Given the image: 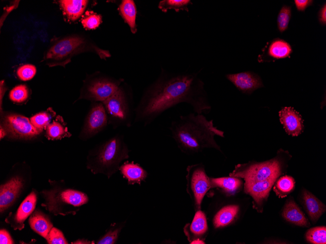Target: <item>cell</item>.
<instances>
[{
    "instance_id": "4",
    "label": "cell",
    "mask_w": 326,
    "mask_h": 244,
    "mask_svg": "<svg viewBox=\"0 0 326 244\" xmlns=\"http://www.w3.org/2000/svg\"><path fill=\"white\" fill-rule=\"evenodd\" d=\"M87 51L94 52L101 58L110 56L109 52L90 43L85 38L71 35L53 41L45 53L43 61L49 67H65L73 56Z\"/></svg>"
},
{
    "instance_id": "20",
    "label": "cell",
    "mask_w": 326,
    "mask_h": 244,
    "mask_svg": "<svg viewBox=\"0 0 326 244\" xmlns=\"http://www.w3.org/2000/svg\"><path fill=\"white\" fill-rule=\"evenodd\" d=\"M282 216L286 221L295 225L306 227L310 225L304 213L293 200H290L285 204Z\"/></svg>"
},
{
    "instance_id": "14",
    "label": "cell",
    "mask_w": 326,
    "mask_h": 244,
    "mask_svg": "<svg viewBox=\"0 0 326 244\" xmlns=\"http://www.w3.org/2000/svg\"><path fill=\"white\" fill-rule=\"evenodd\" d=\"M225 77L237 89L244 94H250L263 86L260 77L251 72L227 74Z\"/></svg>"
},
{
    "instance_id": "22",
    "label": "cell",
    "mask_w": 326,
    "mask_h": 244,
    "mask_svg": "<svg viewBox=\"0 0 326 244\" xmlns=\"http://www.w3.org/2000/svg\"><path fill=\"white\" fill-rule=\"evenodd\" d=\"M60 3L64 15L68 20L74 21L82 16L88 0H62L60 1Z\"/></svg>"
},
{
    "instance_id": "16",
    "label": "cell",
    "mask_w": 326,
    "mask_h": 244,
    "mask_svg": "<svg viewBox=\"0 0 326 244\" xmlns=\"http://www.w3.org/2000/svg\"><path fill=\"white\" fill-rule=\"evenodd\" d=\"M278 177H273L267 180L245 182L244 191L250 195L254 200L256 207L260 206L266 200L270 190Z\"/></svg>"
},
{
    "instance_id": "41",
    "label": "cell",
    "mask_w": 326,
    "mask_h": 244,
    "mask_svg": "<svg viewBox=\"0 0 326 244\" xmlns=\"http://www.w3.org/2000/svg\"><path fill=\"white\" fill-rule=\"evenodd\" d=\"M73 244H91V242L87 240L79 239L73 242Z\"/></svg>"
},
{
    "instance_id": "6",
    "label": "cell",
    "mask_w": 326,
    "mask_h": 244,
    "mask_svg": "<svg viewBox=\"0 0 326 244\" xmlns=\"http://www.w3.org/2000/svg\"><path fill=\"white\" fill-rule=\"evenodd\" d=\"M102 103L107 114L108 124L114 129L129 128L133 125L135 110L130 106L129 95L123 86L121 85L112 95Z\"/></svg>"
},
{
    "instance_id": "11",
    "label": "cell",
    "mask_w": 326,
    "mask_h": 244,
    "mask_svg": "<svg viewBox=\"0 0 326 244\" xmlns=\"http://www.w3.org/2000/svg\"><path fill=\"white\" fill-rule=\"evenodd\" d=\"M108 124L107 114L102 102H94L88 112L79 137L86 141L103 130Z\"/></svg>"
},
{
    "instance_id": "2",
    "label": "cell",
    "mask_w": 326,
    "mask_h": 244,
    "mask_svg": "<svg viewBox=\"0 0 326 244\" xmlns=\"http://www.w3.org/2000/svg\"><path fill=\"white\" fill-rule=\"evenodd\" d=\"M172 136L183 153L192 154L206 148L220 150L214 137H224V132L214 126L213 120H208L203 114L191 113L181 115L171 122L169 127Z\"/></svg>"
},
{
    "instance_id": "12",
    "label": "cell",
    "mask_w": 326,
    "mask_h": 244,
    "mask_svg": "<svg viewBox=\"0 0 326 244\" xmlns=\"http://www.w3.org/2000/svg\"><path fill=\"white\" fill-rule=\"evenodd\" d=\"M24 181L19 176L10 178L0 186V212L4 213L15 202L21 192Z\"/></svg>"
},
{
    "instance_id": "38",
    "label": "cell",
    "mask_w": 326,
    "mask_h": 244,
    "mask_svg": "<svg viewBox=\"0 0 326 244\" xmlns=\"http://www.w3.org/2000/svg\"><path fill=\"white\" fill-rule=\"evenodd\" d=\"M0 244H12L14 242L11 238L10 234L6 230L1 229L0 231Z\"/></svg>"
},
{
    "instance_id": "31",
    "label": "cell",
    "mask_w": 326,
    "mask_h": 244,
    "mask_svg": "<svg viewBox=\"0 0 326 244\" xmlns=\"http://www.w3.org/2000/svg\"><path fill=\"white\" fill-rule=\"evenodd\" d=\"M192 4L190 0H163L158 4V8L163 12L173 9L177 12L182 10L188 12V5Z\"/></svg>"
},
{
    "instance_id": "37",
    "label": "cell",
    "mask_w": 326,
    "mask_h": 244,
    "mask_svg": "<svg viewBox=\"0 0 326 244\" xmlns=\"http://www.w3.org/2000/svg\"><path fill=\"white\" fill-rule=\"evenodd\" d=\"M46 240L50 244H67L68 242L62 232L56 227H53L48 234Z\"/></svg>"
},
{
    "instance_id": "7",
    "label": "cell",
    "mask_w": 326,
    "mask_h": 244,
    "mask_svg": "<svg viewBox=\"0 0 326 244\" xmlns=\"http://www.w3.org/2000/svg\"><path fill=\"white\" fill-rule=\"evenodd\" d=\"M41 132L37 130L28 118L16 113L1 114L0 138L29 140L37 137Z\"/></svg>"
},
{
    "instance_id": "3",
    "label": "cell",
    "mask_w": 326,
    "mask_h": 244,
    "mask_svg": "<svg viewBox=\"0 0 326 244\" xmlns=\"http://www.w3.org/2000/svg\"><path fill=\"white\" fill-rule=\"evenodd\" d=\"M129 152L123 135L118 133L89 151L86 168L94 174H103L110 178L122 162L129 158Z\"/></svg>"
},
{
    "instance_id": "36",
    "label": "cell",
    "mask_w": 326,
    "mask_h": 244,
    "mask_svg": "<svg viewBox=\"0 0 326 244\" xmlns=\"http://www.w3.org/2000/svg\"><path fill=\"white\" fill-rule=\"evenodd\" d=\"M36 72L37 69L34 65L26 64L19 67L17 71V75L21 80L27 81L34 77Z\"/></svg>"
},
{
    "instance_id": "23",
    "label": "cell",
    "mask_w": 326,
    "mask_h": 244,
    "mask_svg": "<svg viewBox=\"0 0 326 244\" xmlns=\"http://www.w3.org/2000/svg\"><path fill=\"white\" fill-rule=\"evenodd\" d=\"M45 136L49 140H59L69 137L71 133L68 131L66 123L61 116L58 115L45 129Z\"/></svg>"
},
{
    "instance_id": "27",
    "label": "cell",
    "mask_w": 326,
    "mask_h": 244,
    "mask_svg": "<svg viewBox=\"0 0 326 244\" xmlns=\"http://www.w3.org/2000/svg\"><path fill=\"white\" fill-rule=\"evenodd\" d=\"M292 52L290 45L284 40L277 38L270 44L268 54L275 58H283L287 57Z\"/></svg>"
},
{
    "instance_id": "5",
    "label": "cell",
    "mask_w": 326,
    "mask_h": 244,
    "mask_svg": "<svg viewBox=\"0 0 326 244\" xmlns=\"http://www.w3.org/2000/svg\"><path fill=\"white\" fill-rule=\"evenodd\" d=\"M41 194L44 200L41 206L55 216L75 214L77 208L89 201L87 195L83 192L56 185L42 190Z\"/></svg>"
},
{
    "instance_id": "15",
    "label": "cell",
    "mask_w": 326,
    "mask_h": 244,
    "mask_svg": "<svg viewBox=\"0 0 326 244\" xmlns=\"http://www.w3.org/2000/svg\"><path fill=\"white\" fill-rule=\"evenodd\" d=\"M280 120L286 132L292 136L303 131L304 120L301 114L292 107H285L279 112Z\"/></svg>"
},
{
    "instance_id": "28",
    "label": "cell",
    "mask_w": 326,
    "mask_h": 244,
    "mask_svg": "<svg viewBox=\"0 0 326 244\" xmlns=\"http://www.w3.org/2000/svg\"><path fill=\"white\" fill-rule=\"evenodd\" d=\"M55 115V112L49 108L46 111L38 113L30 118L32 125L39 131L42 132L50 123L51 119Z\"/></svg>"
},
{
    "instance_id": "18",
    "label": "cell",
    "mask_w": 326,
    "mask_h": 244,
    "mask_svg": "<svg viewBox=\"0 0 326 244\" xmlns=\"http://www.w3.org/2000/svg\"><path fill=\"white\" fill-rule=\"evenodd\" d=\"M128 185L138 184L144 181L148 176L147 172L139 164L127 161L122 164L119 169Z\"/></svg>"
},
{
    "instance_id": "9",
    "label": "cell",
    "mask_w": 326,
    "mask_h": 244,
    "mask_svg": "<svg viewBox=\"0 0 326 244\" xmlns=\"http://www.w3.org/2000/svg\"><path fill=\"white\" fill-rule=\"evenodd\" d=\"M122 81L100 75L90 76L84 80L79 99L103 102L118 89Z\"/></svg>"
},
{
    "instance_id": "35",
    "label": "cell",
    "mask_w": 326,
    "mask_h": 244,
    "mask_svg": "<svg viewBox=\"0 0 326 244\" xmlns=\"http://www.w3.org/2000/svg\"><path fill=\"white\" fill-rule=\"evenodd\" d=\"M291 16V7L286 5L283 6L280 10L277 17L278 28L281 33L287 29Z\"/></svg>"
},
{
    "instance_id": "8",
    "label": "cell",
    "mask_w": 326,
    "mask_h": 244,
    "mask_svg": "<svg viewBox=\"0 0 326 244\" xmlns=\"http://www.w3.org/2000/svg\"><path fill=\"white\" fill-rule=\"evenodd\" d=\"M282 173V163L276 158L261 163L250 162L237 165L230 176L242 178L245 182H255L279 177Z\"/></svg>"
},
{
    "instance_id": "39",
    "label": "cell",
    "mask_w": 326,
    "mask_h": 244,
    "mask_svg": "<svg viewBox=\"0 0 326 244\" xmlns=\"http://www.w3.org/2000/svg\"><path fill=\"white\" fill-rule=\"evenodd\" d=\"M310 0H295L294 2L297 10L299 11H304L305 9L313 3Z\"/></svg>"
},
{
    "instance_id": "40",
    "label": "cell",
    "mask_w": 326,
    "mask_h": 244,
    "mask_svg": "<svg viewBox=\"0 0 326 244\" xmlns=\"http://www.w3.org/2000/svg\"><path fill=\"white\" fill-rule=\"evenodd\" d=\"M318 19L320 23L325 25L326 24V3L320 9L318 13Z\"/></svg>"
},
{
    "instance_id": "30",
    "label": "cell",
    "mask_w": 326,
    "mask_h": 244,
    "mask_svg": "<svg viewBox=\"0 0 326 244\" xmlns=\"http://www.w3.org/2000/svg\"><path fill=\"white\" fill-rule=\"evenodd\" d=\"M126 221L111 224L108 230L96 242L97 244H114L117 242L122 228L125 226Z\"/></svg>"
},
{
    "instance_id": "19",
    "label": "cell",
    "mask_w": 326,
    "mask_h": 244,
    "mask_svg": "<svg viewBox=\"0 0 326 244\" xmlns=\"http://www.w3.org/2000/svg\"><path fill=\"white\" fill-rule=\"evenodd\" d=\"M306 210L310 219L316 222L326 211V206L315 196L306 189L302 193Z\"/></svg>"
},
{
    "instance_id": "17",
    "label": "cell",
    "mask_w": 326,
    "mask_h": 244,
    "mask_svg": "<svg viewBox=\"0 0 326 244\" xmlns=\"http://www.w3.org/2000/svg\"><path fill=\"white\" fill-rule=\"evenodd\" d=\"M207 224L206 216L201 210L196 211L190 224H188L184 227V232L190 243L202 242L205 238L207 232Z\"/></svg>"
},
{
    "instance_id": "10",
    "label": "cell",
    "mask_w": 326,
    "mask_h": 244,
    "mask_svg": "<svg viewBox=\"0 0 326 244\" xmlns=\"http://www.w3.org/2000/svg\"><path fill=\"white\" fill-rule=\"evenodd\" d=\"M186 171V190L193 202L196 211L200 210L205 194L211 188L210 180L202 163L188 166Z\"/></svg>"
},
{
    "instance_id": "34",
    "label": "cell",
    "mask_w": 326,
    "mask_h": 244,
    "mask_svg": "<svg viewBox=\"0 0 326 244\" xmlns=\"http://www.w3.org/2000/svg\"><path fill=\"white\" fill-rule=\"evenodd\" d=\"M9 96L10 99L15 103H22L27 99L29 96V90L25 85H19L10 91Z\"/></svg>"
},
{
    "instance_id": "33",
    "label": "cell",
    "mask_w": 326,
    "mask_h": 244,
    "mask_svg": "<svg viewBox=\"0 0 326 244\" xmlns=\"http://www.w3.org/2000/svg\"><path fill=\"white\" fill-rule=\"evenodd\" d=\"M81 22L85 29H94L101 23L102 17L92 11H86L82 15Z\"/></svg>"
},
{
    "instance_id": "32",
    "label": "cell",
    "mask_w": 326,
    "mask_h": 244,
    "mask_svg": "<svg viewBox=\"0 0 326 244\" xmlns=\"http://www.w3.org/2000/svg\"><path fill=\"white\" fill-rule=\"evenodd\" d=\"M306 238L310 243L325 244L326 243V226H317L310 228L306 233Z\"/></svg>"
},
{
    "instance_id": "1",
    "label": "cell",
    "mask_w": 326,
    "mask_h": 244,
    "mask_svg": "<svg viewBox=\"0 0 326 244\" xmlns=\"http://www.w3.org/2000/svg\"><path fill=\"white\" fill-rule=\"evenodd\" d=\"M181 103L188 104L197 114H208L211 110L199 72L172 74L162 70L135 110L134 123L148 126L164 112Z\"/></svg>"
},
{
    "instance_id": "29",
    "label": "cell",
    "mask_w": 326,
    "mask_h": 244,
    "mask_svg": "<svg viewBox=\"0 0 326 244\" xmlns=\"http://www.w3.org/2000/svg\"><path fill=\"white\" fill-rule=\"evenodd\" d=\"M295 184V180L292 177L283 176L277 180L273 190L279 197H284L293 190Z\"/></svg>"
},
{
    "instance_id": "21",
    "label": "cell",
    "mask_w": 326,
    "mask_h": 244,
    "mask_svg": "<svg viewBox=\"0 0 326 244\" xmlns=\"http://www.w3.org/2000/svg\"><path fill=\"white\" fill-rule=\"evenodd\" d=\"M28 222L31 228L45 239L53 227V224L49 217L39 210L33 212Z\"/></svg>"
},
{
    "instance_id": "26",
    "label": "cell",
    "mask_w": 326,
    "mask_h": 244,
    "mask_svg": "<svg viewBox=\"0 0 326 244\" xmlns=\"http://www.w3.org/2000/svg\"><path fill=\"white\" fill-rule=\"evenodd\" d=\"M120 14L124 21L130 27L131 31L135 34L137 32L136 19L137 10L133 0H122L119 7Z\"/></svg>"
},
{
    "instance_id": "25",
    "label": "cell",
    "mask_w": 326,
    "mask_h": 244,
    "mask_svg": "<svg viewBox=\"0 0 326 244\" xmlns=\"http://www.w3.org/2000/svg\"><path fill=\"white\" fill-rule=\"evenodd\" d=\"M239 210V206L235 205H228L222 207L213 218V225L215 228H220L228 225L236 217Z\"/></svg>"
},
{
    "instance_id": "13",
    "label": "cell",
    "mask_w": 326,
    "mask_h": 244,
    "mask_svg": "<svg viewBox=\"0 0 326 244\" xmlns=\"http://www.w3.org/2000/svg\"><path fill=\"white\" fill-rule=\"evenodd\" d=\"M37 200V194L35 190H33L24 199L15 213H9L5 218V222L14 229H22L24 227V221L35 209Z\"/></svg>"
},
{
    "instance_id": "24",
    "label": "cell",
    "mask_w": 326,
    "mask_h": 244,
    "mask_svg": "<svg viewBox=\"0 0 326 244\" xmlns=\"http://www.w3.org/2000/svg\"><path fill=\"white\" fill-rule=\"evenodd\" d=\"M211 187L221 188L224 192L233 194L241 187L242 180L238 177L230 176L220 178H210Z\"/></svg>"
}]
</instances>
